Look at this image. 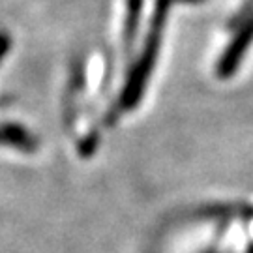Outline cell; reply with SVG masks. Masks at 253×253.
Masks as SVG:
<instances>
[{
    "label": "cell",
    "mask_w": 253,
    "mask_h": 253,
    "mask_svg": "<svg viewBox=\"0 0 253 253\" xmlns=\"http://www.w3.org/2000/svg\"><path fill=\"white\" fill-rule=\"evenodd\" d=\"M174 2H191L193 4V2H203V0H156L152 19H150V28H148V34H146L143 51L139 54L137 62L133 64L129 75H127V81L117 101V109L111 113V117L105 118V124H115L118 113H127V111L135 109L141 103L146 83L150 79V73L156 66L158 53H160V47H162L163 27H165V21L169 15V9Z\"/></svg>",
    "instance_id": "cell-1"
},
{
    "label": "cell",
    "mask_w": 253,
    "mask_h": 253,
    "mask_svg": "<svg viewBox=\"0 0 253 253\" xmlns=\"http://www.w3.org/2000/svg\"><path fill=\"white\" fill-rule=\"evenodd\" d=\"M9 47H11V38H9L8 32L0 30V62H2V58L8 54Z\"/></svg>",
    "instance_id": "cell-5"
},
{
    "label": "cell",
    "mask_w": 253,
    "mask_h": 253,
    "mask_svg": "<svg viewBox=\"0 0 253 253\" xmlns=\"http://www.w3.org/2000/svg\"><path fill=\"white\" fill-rule=\"evenodd\" d=\"M225 28L233 30V38L217 60L216 75L219 79H231L253 45V0H246L231 21H227Z\"/></svg>",
    "instance_id": "cell-2"
},
{
    "label": "cell",
    "mask_w": 253,
    "mask_h": 253,
    "mask_svg": "<svg viewBox=\"0 0 253 253\" xmlns=\"http://www.w3.org/2000/svg\"><path fill=\"white\" fill-rule=\"evenodd\" d=\"M126 21H124V49L126 54L131 53V47L135 43L137 30L141 23V11H143V0H126Z\"/></svg>",
    "instance_id": "cell-4"
},
{
    "label": "cell",
    "mask_w": 253,
    "mask_h": 253,
    "mask_svg": "<svg viewBox=\"0 0 253 253\" xmlns=\"http://www.w3.org/2000/svg\"><path fill=\"white\" fill-rule=\"evenodd\" d=\"M0 145H9L21 152H36L38 139L19 124H0Z\"/></svg>",
    "instance_id": "cell-3"
},
{
    "label": "cell",
    "mask_w": 253,
    "mask_h": 253,
    "mask_svg": "<svg viewBox=\"0 0 253 253\" xmlns=\"http://www.w3.org/2000/svg\"><path fill=\"white\" fill-rule=\"evenodd\" d=\"M208 253H216V252H208Z\"/></svg>",
    "instance_id": "cell-6"
}]
</instances>
